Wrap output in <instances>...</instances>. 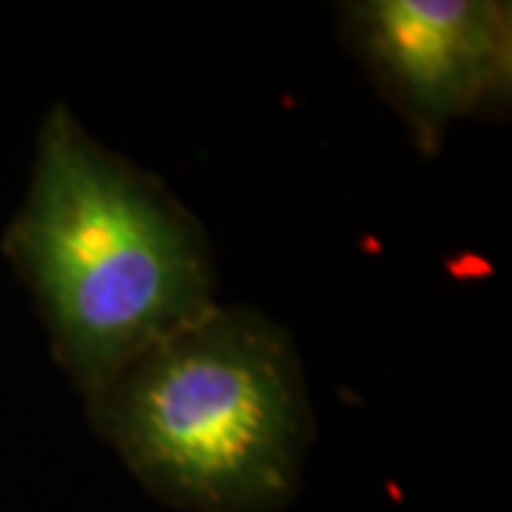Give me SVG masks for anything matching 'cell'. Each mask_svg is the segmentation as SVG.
Returning <instances> with one entry per match:
<instances>
[{"label": "cell", "instance_id": "obj_1", "mask_svg": "<svg viewBox=\"0 0 512 512\" xmlns=\"http://www.w3.org/2000/svg\"><path fill=\"white\" fill-rule=\"evenodd\" d=\"M0 248L83 399L217 305L200 220L66 106L40 126L26 197Z\"/></svg>", "mask_w": 512, "mask_h": 512}, {"label": "cell", "instance_id": "obj_3", "mask_svg": "<svg viewBox=\"0 0 512 512\" xmlns=\"http://www.w3.org/2000/svg\"><path fill=\"white\" fill-rule=\"evenodd\" d=\"M342 35L424 154L510 100V3L359 0L342 6Z\"/></svg>", "mask_w": 512, "mask_h": 512}, {"label": "cell", "instance_id": "obj_2", "mask_svg": "<svg viewBox=\"0 0 512 512\" xmlns=\"http://www.w3.org/2000/svg\"><path fill=\"white\" fill-rule=\"evenodd\" d=\"M89 404L134 478L185 512H279L316 439L291 333L214 305L123 367Z\"/></svg>", "mask_w": 512, "mask_h": 512}]
</instances>
